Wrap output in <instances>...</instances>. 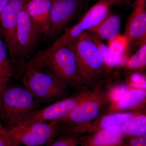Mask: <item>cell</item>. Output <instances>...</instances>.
<instances>
[{
	"mask_svg": "<svg viewBox=\"0 0 146 146\" xmlns=\"http://www.w3.org/2000/svg\"><path fill=\"white\" fill-rule=\"evenodd\" d=\"M12 63L13 77L20 80L39 102L54 99L66 92L68 87L56 78L44 63L30 60Z\"/></svg>",
	"mask_w": 146,
	"mask_h": 146,
	"instance_id": "cell-1",
	"label": "cell"
},
{
	"mask_svg": "<svg viewBox=\"0 0 146 146\" xmlns=\"http://www.w3.org/2000/svg\"><path fill=\"white\" fill-rule=\"evenodd\" d=\"M34 96L23 86L9 85L3 91L0 112L8 129L20 125L31 117L39 109Z\"/></svg>",
	"mask_w": 146,
	"mask_h": 146,
	"instance_id": "cell-2",
	"label": "cell"
},
{
	"mask_svg": "<svg viewBox=\"0 0 146 146\" xmlns=\"http://www.w3.org/2000/svg\"><path fill=\"white\" fill-rule=\"evenodd\" d=\"M75 55L79 75L86 85H95L104 71V60L87 33L69 43Z\"/></svg>",
	"mask_w": 146,
	"mask_h": 146,
	"instance_id": "cell-3",
	"label": "cell"
},
{
	"mask_svg": "<svg viewBox=\"0 0 146 146\" xmlns=\"http://www.w3.org/2000/svg\"><path fill=\"white\" fill-rule=\"evenodd\" d=\"M125 2V0H99L77 23L65 29L51 46L41 51V55L45 57L57 48L68 44L99 23L110 13L112 6Z\"/></svg>",
	"mask_w": 146,
	"mask_h": 146,
	"instance_id": "cell-4",
	"label": "cell"
},
{
	"mask_svg": "<svg viewBox=\"0 0 146 146\" xmlns=\"http://www.w3.org/2000/svg\"><path fill=\"white\" fill-rule=\"evenodd\" d=\"M7 130L12 146H43L63 133V126L56 121L22 124Z\"/></svg>",
	"mask_w": 146,
	"mask_h": 146,
	"instance_id": "cell-5",
	"label": "cell"
},
{
	"mask_svg": "<svg viewBox=\"0 0 146 146\" xmlns=\"http://www.w3.org/2000/svg\"><path fill=\"white\" fill-rule=\"evenodd\" d=\"M44 63L53 74L65 86L78 87L85 85L79 75L75 55L70 44L57 48L39 61Z\"/></svg>",
	"mask_w": 146,
	"mask_h": 146,
	"instance_id": "cell-6",
	"label": "cell"
},
{
	"mask_svg": "<svg viewBox=\"0 0 146 146\" xmlns=\"http://www.w3.org/2000/svg\"><path fill=\"white\" fill-rule=\"evenodd\" d=\"M110 102L108 91L98 82L85 100L67 116L56 121L68 129L86 124L98 117L102 108Z\"/></svg>",
	"mask_w": 146,
	"mask_h": 146,
	"instance_id": "cell-7",
	"label": "cell"
},
{
	"mask_svg": "<svg viewBox=\"0 0 146 146\" xmlns=\"http://www.w3.org/2000/svg\"><path fill=\"white\" fill-rule=\"evenodd\" d=\"M86 0H53L48 30L44 39L52 41L58 37L67 27L81 13Z\"/></svg>",
	"mask_w": 146,
	"mask_h": 146,
	"instance_id": "cell-8",
	"label": "cell"
},
{
	"mask_svg": "<svg viewBox=\"0 0 146 146\" xmlns=\"http://www.w3.org/2000/svg\"><path fill=\"white\" fill-rule=\"evenodd\" d=\"M42 35L32 22L24 7L18 19L15 56L11 62H24L30 59Z\"/></svg>",
	"mask_w": 146,
	"mask_h": 146,
	"instance_id": "cell-9",
	"label": "cell"
},
{
	"mask_svg": "<svg viewBox=\"0 0 146 146\" xmlns=\"http://www.w3.org/2000/svg\"><path fill=\"white\" fill-rule=\"evenodd\" d=\"M25 2L26 0H11L0 14V33L8 49L11 61L15 56L18 19Z\"/></svg>",
	"mask_w": 146,
	"mask_h": 146,
	"instance_id": "cell-10",
	"label": "cell"
},
{
	"mask_svg": "<svg viewBox=\"0 0 146 146\" xmlns=\"http://www.w3.org/2000/svg\"><path fill=\"white\" fill-rule=\"evenodd\" d=\"M91 90H86L79 94L55 102L42 109H39L27 121L22 124L35 122L58 121L70 113L90 95Z\"/></svg>",
	"mask_w": 146,
	"mask_h": 146,
	"instance_id": "cell-11",
	"label": "cell"
},
{
	"mask_svg": "<svg viewBox=\"0 0 146 146\" xmlns=\"http://www.w3.org/2000/svg\"><path fill=\"white\" fill-rule=\"evenodd\" d=\"M146 0H136L128 20L123 36L129 43L145 40Z\"/></svg>",
	"mask_w": 146,
	"mask_h": 146,
	"instance_id": "cell-12",
	"label": "cell"
},
{
	"mask_svg": "<svg viewBox=\"0 0 146 146\" xmlns=\"http://www.w3.org/2000/svg\"><path fill=\"white\" fill-rule=\"evenodd\" d=\"M140 111L131 112L108 113L98 117L91 122L76 128L75 133H90L108 128L121 126L128 120L138 115Z\"/></svg>",
	"mask_w": 146,
	"mask_h": 146,
	"instance_id": "cell-13",
	"label": "cell"
},
{
	"mask_svg": "<svg viewBox=\"0 0 146 146\" xmlns=\"http://www.w3.org/2000/svg\"><path fill=\"white\" fill-rule=\"evenodd\" d=\"M86 134L80 138L79 146H121L125 138L122 131L121 126Z\"/></svg>",
	"mask_w": 146,
	"mask_h": 146,
	"instance_id": "cell-14",
	"label": "cell"
},
{
	"mask_svg": "<svg viewBox=\"0 0 146 146\" xmlns=\"http://www.w3.org/2000/svg\"><path fill=\"white\" fill-rule=\"evenodd\" d=\"M53 0H26L25 8L31 20L42 35L48 30Z\"/></svg>",
	"mask_w": 146,
	"mask_h": 146,
	"instance_id": "cell-15",
	"label": "cell"
},
{
	"mask_svg": "<svg viewBox=\"0 0 146 146\" xmlns=\"http://www.w3.org/2000/svg\"><path fill=\"white\" fill-rule=\"evenodd\" d=\"M146 99V89H131L125 92L119 99L110 103L108 110V113L121 112L137 107L145 103Z\"/></svg>",
	"mask_w": 146,
	"mask_h": 146,
	"instance_id": "cell-16",
	"label": "cell"
},
{
	"mask_svg": "<svg viewBox=\"0 0 146 146\" xmlns=\"http://www.w3.org/2000/svg\"><path fill=\"white\" fill-rule=\"evenodd\" d=\"M121 26L119 16L110 12L101 22L88 32L96 35L102 40L109 42L119 35Z\"/></svg>",
	"mask_w": 146,
	"mask_h": 146,
	"instance_id": "cell-17",
	"label": "cell"
},
{
	"mask_svg": "<svg viewBox=\"0 0 146 146\" xmlns=\"http://www.w3.org/2000/svg\"><path fill=\"white\" fill-rule=\"evenodd\" d=\"M121 130L124 136L132 137L146 135L145 112H141L121 125Z\"/></svg>",
	"mask_w": 146,
	"mask_h": 146,
	"instance_id": "cell-18",
	"label": "cell"
},
{
	"mask_svg": "<svg viewBox=\"0 0 146 146\" xmlns=\"http://www.w3.org/2000/svg\"><path fill=\"white\" fill-rule=\"evenodd\" d=\"M8 54V49L0 33V78L6 83L13 76V65Z\"/></svg>",
	"mask_w": 146,
	"mask_h": 146,
	"instance_id": "cell-19",
	"label": "cell"
},
{
	"mask_svg": "<svg viewBox=\"0 0 146 146\" xmlns=\"http://www.w3.org/2000/svg\"><path fill=\"white\" fill-rule=\"evenodd\" d=\"M128 70H136L143 69L146 65V44L144 42L136 53L125 62Z\"/></svg>",
	"mask_w": 146,
	"mask_h": 146,
	"instance_id": "cell-20",
	"label": "cell"
},
{
	"mask_svg": "<svg viewBox=\"0 0 146 146\" xmlns=\"http://www.w3.org/2000/svg\"><path fill=\"white\" fill-rule=\"evenodd\" d=\"M129 43L125 37L123 35L121 36L119 35L109 42L108 46L110 51L118 55L124 56Z\"/></svg>",
	"mask_w": 146,
	"mask_h": 146,
	"instance_id": "cell-21",
	"label": "cell"
},
{
	"mask_svg": "<svg viewBox=\"0 0 146 146\" xmlns=\"http://www.w3.org/2000/svg\"><path fill=\"white\" fill-rule=\"evenodd\" d=\"M80 137L76 134H67L52 141L49 146H79Z\"/></svg>",
	"mask_w": 146,
	"mask_h": 146,
	"instance_id": "cell-22",
	"label": "cell"
},
{
	"mask_svg": "<svg viewBox=\"0 0 146 146\" xmlns=\"http://www.w3.org/2000/svg\"><path fill=\"white\" fill-rule=\"evenodd\" d=\"M86 33L89 38L94 42V44L96 46L104 60L109 51L108 46H106L102 42L101 39H100L96 35L88 31L86 32Z\"/></svg>",
	"mask_w": 146,
	"mask_h": 146,
	"instance_id": "cell-23",
	"label": "cell"
},
{
	"mask_svg": "<svg viewBox=\"0 0 146 146\" xmlns=\"http://www.w3.org/2000/svg\"><path fill=\"white\" fill-rule=\"evenodd\" d=\"M121 146H146V135L132 137L127 142L124 141Z\"/></svg>",
	"mask_w": 146,
	"mask_h": 146,
	"instance_id": "cell-24",
	"label": "cell"
},
{
	"mask_svg": "<svg viewBox=\"0 0 146 146\" xmlns=\"http://www.w3.org/2000/svg\"><path fill=\"white\" fill-rule=\"evenodd\" d=\"M0 134L7 140L11 144V143L10 138L9 136L8 130L3 127L2 124L1 123V122H0ZM11 145H12V144Z\"/></svg>",
	"mask_w": 146,
	"mask_h": 146,
	"instance_id": "cell-25",
	"label": "cell"
},
{
	"mask_svg": "<svg viewBox=\"0 0 146 146\" xmlns=\"http://www.w3.org/2000/svg\"><path fill=\"white\" fill-rule=\"evenodd\" d=\"M8 83H6L4 82L0 78V109H1V102L2 95L4 90L5 89V87L7 86Z\"/></svg>",
	"mask_w": 146,
	"mask_h": 146,
	"instance_id": "cell-26",
	"label": "cell"
},
{
	"mask_svg": "<svg viewBox=\"0 0 146 146\" xmlns=\"http://www.w3.org/2000/svg\"><path fill=\"white\" fill-rule=\"evenodd\" d=\"M0 146H12L7 140L0 134Z\"/></svg>",
	"mask_w": 146,
	"mask_h": 146,
	"instance_id": "cell-27",
	"label": "cell"
},
{
	"mask_svg": "<svg viewBox=\"0 0 146 146\" xmlns=\"http://www.w3.org/2000/svg\"><path fill=\"white\" fill-rule=\"evenodd\" d=\"M11 0H0V14L5 8Z\"/></svg>",
	"mask_w": 146,
	"mask_h": 146,
	"instance_id": "cell-28",
	"label": "cell"
}]
</instances>
